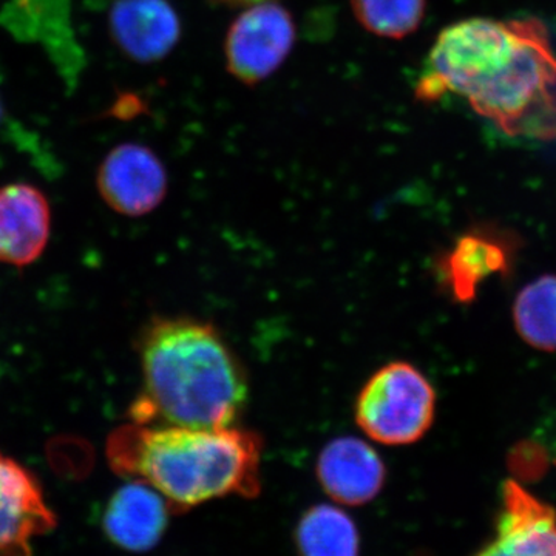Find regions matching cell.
<instances>
[{
	"label": "cell",
	"mask_w": 556,
	"mask_h": 556,
	"mask_svg": "<svg viewBox=\"0 0 556 556\" xmlns=\"http://www.w3.org/2000/svg\"><path fill=\"white\" fill-rule=\"evenodd\" d=\"M101 199L126 217H142L166 199L167 172L156 153L137 142L110 150L97 177Z\"/></svg>",
	"instance_id": "8992f818"
},
{
	"label": "cell",
	"mask_w": 556,
	"mask_h": 556,
	"mask_svg": "<svg viewBox=\"0 0 556 556\" xmlns=\"http://www.w3.org/2000/svg\"><path fill=\"white\" fill-rule=\"evenodd\" d=\"M470 102L510 137L556 138V54L543 22H456L438 36L417 84L424 102Z\"/></svg>",
	"instance_id": "6da1fadb"
},
{
	"label": "cell",
	"mask_w": 556,
	"mask_h": 556,
	"mask_svg": "<svg viewBox=\"0 0 556 556\" xmlns=\"http://www.w3.org/2000/svg\"><path fill=\"white\" fill-rule=\"evenodd\" d=\"M262 452L257 433L233 426L201 430L130 422L108 441L112 470L152 486L172 514L218 497H257Z\"/></svg>",
	"instance_id": "3957f363"
},
{
	"label": "cell",
	"mask_w": 556,
	"mask_h": 556,
	"mask_svg": "<svg viewBox=\"0 0 556 556\" xmlns=\"http://www.w3.org/2000/svg\"><path fill=\"white\" fill-rule=\"evenodd\" d=\"M222 2L232 7H249L255 5V3L266 2V0H222Z\"/></svg>",
	"instance_id": "e0dca14e"
},
{
	"label": "cell",
	"mask_w": 556,
	"mask_h": 556,
	"mask_svg": "<svg viewBox=\"0 0 556 556\" xmlns=\"http://www.w3.org/2000/svg\"><path fill=\"white\" fill-rule=\"evenodd\" d=\"M473 556H556V510L508 479L501 485L495 536Z\"/></svg>",
	"instance_id": "52a82bcc"
},
{
	"label": "cell",
	"mask_w": 556,
	"mask_h": 556,
	"mask_svg": "<svg viewBox=\"0 0 556 556\" xmlns=\"http://www.w3.org/2000/svg\"><path fill=\"white\" fill-rule=\"evenodd\" d=\"M300 556H358L361 538L353 519L339 507L314 506L298 526Z\"/></svg>",
	"instance_id": "5bb4252c"
},
{
	"label": "cell",
	"mask_w": 556,
	"mask_h": 556,
	"mask_svg": "<svg viewBox=\"0 0 556 556\" xmlns=\"http://www.w3.org/2000/svg\"><path fill=\"white\" fill-rule=\"evenodd\" d=\"M507 248L495 239V233L475 230L456 240L455 247L439 260L442 285L459 303L477 298L478 288L492 276L508 270Z\"/></svg>",
	"instance_id": "4fadbf2b"
},
{
	"label": "cell",
	"mask_w": 556,
	"mask_h": 556,
	"mask_svg": "<svg viewBox=\"0 0 556 556\" xmlns=\"http://www.w3.org/2000/svg\"><path fill=\"white\" fill-rule=\"evenodd\" d=\"M0 116H2V108H0Z\"/></svg>",
	"instance_id": "ac0fdd59"
},
{
	"label": "cell",
	"mask_w": 556,
	"mask_h": 556,
	"mask_svg": "<svg viewBox=\"0 0 556 556\" xmlns=\"http://www.w3.org/2000/svg\"><path fill=\"white\" fill-rule=\"evenodd\" d=\"M51 211L42 190L25 182L0 188V265H31L49 244Z\"/></svg>",
	"instance_id": "30bf717a"
},
{
	"label": "cell",
	"mask_w": 556,
	"mask_h": 556,
	"mask_svg": "<svg viewBox=\"0 0 556 556\" xmlns=\"http://www.w3.org/2000/svg\"><path fill=\"white\" fill-rule=\"evenodd\" d=\"M109 27L113 42L139 64L164 60L181 39V21L169 0H116Z\"/></svg>",
	"instance_id": "9c48e42d"
},
{
	"label": "cell",
	"mask_w": 556,
	"mask_h": 556,
	"mask_svg": "<svg viewBox=\"0 0 556 556\" xmlns=\"http://www.w3.org/2000/svg\"><path fill=\"white\" fill-rule=\"evenodd\" d=\"M358 24L379 38L404 39L426 16L427 0H351Z\"/></svg>",
	"instance_id": "2e32d148"
},
{
	"label": "cell",
	"mask_w": 556,
	"mask_h": 556,
	"mask_svg": "<svg viewBox=\"0 0 556 556\" xmlns=\"http://www.w3.org/2000/svg\"><path fill=\"white\" fill-rule=\"evenodd\" d=\"M56 522L35 475L0 453V556H31L33 541Z\"/></svg>",
	"instance_id": "ba28073f"
},
{
	"label": "cell",
	"mask_w": 556,
	"mask_h": 556,
	"mask_svg": "<svg viewBox=\"0 0 556 556\" xmlns=\"http://www.w3.org/2000/svg\"><path fill=\"white\" fill-rule=\"evenodd\" d=\"M514 324L519 338L536 350L556 351V276L535 278L518 292Z\"/></svg>",
	"instance_id": "9a60e30c"
},
{
	"label": "cell",
	"mask_w": 556,
	"mask_h": 556,
	"mask_svg": "<svg viewBox=\"0 0 556 556\" xmlns=\"http://www.w3.org/2000/svg\"><path fill=\"white\" fill-rule=\"evenodd\" d=\"M437 393L430 380L408 362H391L362 388L356 422L372 441L409 445L426 437L434 422Z\"/></svg>",
	"instance_id": "277c9868"
},
{
	"label": "cell",
	"mask_w": 556,
	"mask_h": 556,
	"mask_svg": "<svg viewBox=\"0 0 556 556\" xmlns=\"http://www.w3.org/2000/svg\"><path fill=\"white\" fill-rule=\"evenodd\" d=\"M169 504L152 486L130 481L110 497L102 529L113 544L129 552H148L166 532Z\"/></svg>",
	"instance_id": "7c38bea8"
},
{
	"label": "cell",
	"mask_w": 556,
	"mask_h": 556,
	"mask_svg": "<svg viewBox=\"0 0 556 556\" xmlns=\"http://www.w3.org/2000/svg\"><path fill=\"white\" fill-rule=\"evenodd\" d=\"M386 466L375 448L357 438H338L321 450L317 478L325 493L343 506H364L382 492Z\"/></svg>",
	"instance_id": "8fae6325"
},
{
	"label": "cell",
	"mask_w": 556,
	"mask_h": 556,
	"mask_svg": "<svg viewBox=\"0 0 556 556\" xmlns=\"http://www.w3.org/2000/svg\"><path fill=\"white\" fill-rule=\"evenodd\" d=\"M295 38L294 17L287 7L270 0L249 5L226 35V67L240 83L255 86L283 65Z\"/></svg>",
	"instance_id": "5b68a950"
},
{
	"label": "cell",
	"mask_w": 556,
	"mask_h": 556,
	"mask_svg": "<svg viewBox=\"0 0 556 556\" xmlns=\"http://www.w3.org/2000/svg\"><path fill=\"white\" fill-rule=\"evenodd\" d=\"M142 390L131 422L218 430L232 427L248 401L239 358L217 329L189 317H161L139 336Z\"/></svg>",
	"instance_id": "7a4b0ae2"
}]
</instances>
